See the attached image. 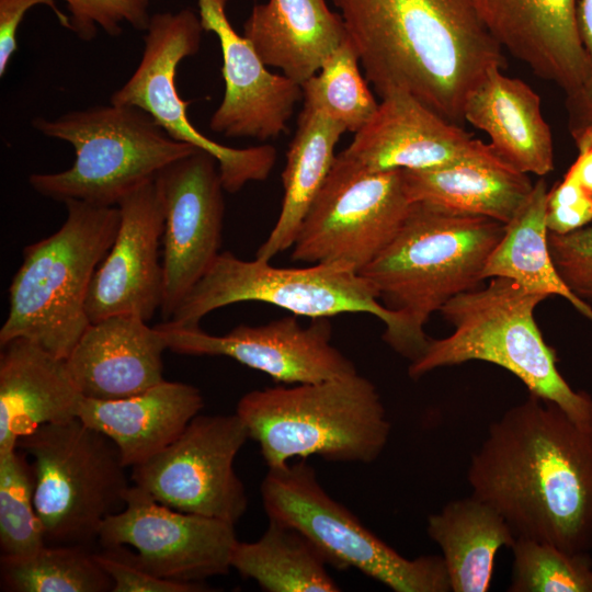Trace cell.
Here are the masks:
<instances>
[{
  "instance_id": "obj_8",
  "label": "cell",
  "mask_w": 592,
  "mask_h": 592,
  "mask_svg": "<svg viewBox=\"0 0 592 592\" xmlns=\"http://www.w3.org/2000/svg\"><path fill=\"white\" fill-rule=\"evenodd\" d=\"M374 285L343 264L275 267L220 252L174 310L170 325L197 327L210 311L240 301H262L312 319L365 312L386 325L384 341L411 362L421 355L403 317L383 305Z\"/></svg>"
},
{
  "instance_id": "obj_22",
  "label": "cell",
  "mask_w": 592,
  "mask_h": 592,
  "mask_svg": "<svg viewBox=\"0 0 592 592\" xmlns=\"http://www.w3.org/2000/svg\"><path fill=\"white\" fill-rule=\"evenodd\" d=\"M0 346V453H4L41 425L78 418L84 397L66 360L23 338Z\"/></svg>"
},
{
  "instance_id": "obj_30",
  "label": "cell",
  "mask_w": 592,
  "mask_h": 592,
  "mask_svg": "<svg viewBox=\"0 0 592 592\" xmlns=\"http://www.w3.org/2000/svg\"><path fill=\"white\" fill-rule=\"evenodd\" d=\"M231 568L266 592H338L319 549L299 531L269 520L255 542H237Z\"/></svg>"
},
{
  "instance_id": "obj_26",
  "label": "cell",
  "mask_w": 592,
  "mask_h": 592,
  "mask_svg": "<svg viewBox=\"0 0 592 592\" xmlns=\"http://www.w3.org/2000/svg\"><path fill=\"white\" fill-rule=\"evenodd\" d=\"M411 203H430L453 212L508 224L528 197V175L496 150L440 168L401 170Z\"/></svg>"
},
{
  "instance_id": "obj_24",
  "label": "cell",
  "mask_w": 592,
  "mask_h": 592,
  "mask_svg": "<svg viewBox=\"0 0 592 592\" xmlns=\"http://www.w3.org/2000/svg\"><path fill=\"white\" fill-rule=\"evenodd\" d=\"M491 67L469 93L464 119L485 132L490 145L523 173L543 177L554 170V143L539 95L524 81Z\"/></svg>"
},
{
  "instance_id": "obj_28",
  "label": "cell",
  "mask_w": 592,
  "mask_h": 592,
  "mask_svg": "<svg viewBox=\"0 0 592 592\" xmlns=\"http://www.w3.org/2000/svg\"><path fill=\"white\" fill-rule=\"evenodd\" d=\"M345 129L328 116L304 106L282 173L280 216L255 258H272L293 247L300 225L335 160L334 149Z\"/></svg>"
},
{
  "instance_id": "obj_31",
  "label": "cell",
  "mask_w": 592,
  "mask_h": 592,
  "mask_svg": "<svg viewBox=\"0 0 592 592\" xmlns=\"http://www.w3.org/2000/svg\"><path fill=\"white\" fill-rule=\"evenodd\" d=\"M1 587L13 592H112L113 582L91 547L44 545L33 554L0 558Z\"/></svg>"
},
{
  "instance_id": "obj_12",
  "label": "cell",
  "mask_w": 592,
  "mask_h": 592,
  "mask_svg": "<svg viewBox=\"0 0 592 592\" xmlns=\"http://www.w3.org/2000/svg\"><path fill=\"white\" fill-rule=\"evenodd\" d=\"M203 27L192 9L159 12L150 16L140 61L128 80L111 95L110 103L132 105L147 112L177 141L210 153L218 162L224 190L240 191L248 182L263 181L271 173L276 150L270 145L232 148L202 134L186 114L175 71L201 46Z\"/></svg>"
},
{
  "instance_id": "obj_33",
  "label": "cell",
  "mask_w": 592,
  "mask_h": 592,
  "mask_svg": "<svg viewBox=\"0 0 592 592\" xmlns=\"http://www.w3.org/2000/svg\"><path fill=\"white\" fill-rule=\"evenodd\" d=\"M18 447L0 453L1 556L21 557L46 545L34 503V470Z\"/></svg>"
},
{
  "instance_id": "obj_5",
  "label": "cell",
  "mask_w": 592,
  "mask_h": 592,
  "mask_svg": "<svg viewBox=\"0 0 592 592\" xmlns=\"http://www.w3.org/2000/svg\"><path fill=\"white\" fill-rule=\"evenodd\" d=\"M67 217L52 236L26 246L9 287L0 345L23 338L66 360L90 326L86 300L93 275L119 226L118 206L65 202Z\"/></svg>"
},
{
  "instance_id": "obj_1",
  "label": "cell",
  "mask_w": 592,
  "mask_h": 592,
  "mask_svg": "<svg viewBox=\"0 0 592 592\" xmlns=\"http://www.w3.org/2000/svg\"><path fill=\"white\" fill-rule=\"evenodd\" d=\"M467 480L516 538L592 550V431L556 403L530 394L492 422Z\"/></svg>"
},
{
  "instance_id": "obj_9",
  "label": "cell",
  "mask_w": 592,
  "mask_h": 592,
  "mask_svg": "<svg viewBox=\"0 0 592 592\" xmlns=\"http://www.w3.org/2000/svg\"><path fill=\"white\" fill-rule=\"evenodd\" d=\"M16 447L34 470V503L47 545L91 547L130 487L114 443L79 418L44 424Z\"/></svg>"
},
{
  "instance_id": "obj_23",
  "label": "cell",
  "mask_w": 592,
  "mask_h": 592,
  "mask_svg": "<svg viewBox=\"0 0 592 592\" xmlns=\"http://www.w3.org/2000/svg\"><path fill=\"white\" fill-rule=\"evenodd\" d=\"M203 407L193 385L162 380L126 398H83L78 418L109 437L124 466L133 468L175 441Z\"/></svg>"
},
{
  "instance_id": "obj_37",
  "label": "cell",
  "mask_w": 592,
  "mask_h": 592,
  "mask_svg": "<svg viewBox=\"0 0 592 592\" xmlns=\"http://www.w3.org/2000/svg\"><path fill=\"white\" fill-rule=\"evenodd\" d=\"M96 561L113 582L112 592H201L205 583H183L162 579L140 567L124 545L94 551Z\"/></svg>"
},
{
  "instance_id": "obj_32",
  "label": "cell",
  "mask_w": 592,
  "mask_h": 592,
  "mask_svg": "<svg viewBox=\"0 0 592 592\" xmlns=\"http://www.w3.org/2000/svg\"><path fill=\"white\" fill-rule=\"evenodd\" d=\"M360 64L358 54L348 36L320 70L300 86L304 106L325 114L345 132L357 133L378 106Z\"/></svg>"
},
{
  "instance_id": "obj_40",
  "label": "cell",
  "mask_w": 592,
  "mask_h": 592,
  "mask_svg": "<svg viewBox=\"0 0 592 592\" xmlns=\"http://www.w3.org/2000/svg\"><path fill=\"white\" fill-rule=\"evenodd\" d=\"M48 7L59 24L70 30L69 15L61 12L56 0H0V77L18 48L16 32L26 12L35 5Z\"/></svg>"
},
{
  "instance_id": "obj_39",
  "label": "cell",
  "mask_w": 592,
  "mask_h": 592,
  "mask_svg": "<svg viewBox=\"0 0 592 592\" xmlns=\"http://www.w3.org/2000/svg\"><path fill=\"white\" fill-rule=\"evenodd\" d=\"M592 221V198L581 189L569 168L563 179L548 192L546 223L548 231L567 234Z\"/></svg>"
},
{
  "instance_id": "obj_29",
  "label": "cell",
  "mask_w": 592,
  "mask_h": 592,
  "mask_svg": "<svg viewBox=\"0 0 592 592\" xmlns=\"http://www.w3.org/2000/svg\"><path fill=\"white\" fill-rule=\"evenodd\" d=\"M547 196L546 182L540 179L505 224L502 238L487 260L482 278L505 277L527 293L560 296L592 319V308L569 289L553 262L546 223Z\"/></svg>"
},
{
  "instance_id": "obj_3",
  "label": "cell",
  "mask_w": 592,
  "mask_h": 592,
  "mask_svg": "<svg viewBox=\"0 0 592 592\" xmlns=\"http://www.w3.org/2000/svg\"><path fill=\"white\" fill-rule=\"evenodd\" d=\"M547 297L524 291L505 277H491L483 288L464 292L442 308L454 331L430 339L408 374L420 378L445 366L483 361L511 372L530 394L556 403L579 426L592 431V397L576 391L557 368L556 351L535 321L534 310Z\"/></svg>"
},
{
  "instance_id": "obj_13",
  "label": "cell",
  "mask_w": 592,
  "mask_h": 592,
  "mask_svg": "<svg viewBox=\"0 0 592 592\" xmlns=\"http://www.w3.org/2000/svg\"><path fill=\"white\" fill-rule=\"evenodd\" d=\"M248 439L237 413L197 414L169 446L133 467L130 480L169 508L236 524L248 498L235 459Z\"/></svg>"
},
{
  "instance_id": "obj_35",
  "label": "cell",
  "mask_w": 592,
  "mask_h": 592,
  "mask_svg": "<svg viewBox=\"0 0 592 592\" xmlns=\"http://www.w3.org/2000/svg\"><path fill=\"white\" fill-rule=\"evenodd\" d=\"M70 12V31L80 39L95 38L98 26L107 35L118 36L123 23L137 31H146L149 21L150 0H65Z\"/></svg>"
},
{
  "instance_id": "obj_36",
  "label": "cell",
  "mask_w": 592,
  "mask_h": 592,
  "mask_svg": "<svg viewBox=\"0 0 592 592\" xmlns=\"http://www.w3.org/2000/svg\"><path fill=\"white\" fill-rule=\"evenodd\" d=\"M548 248L569 289L581 299L592 301V226L567 234L548 231Z\"/></svg>"
},
{
  "instance_id": "obj_11",
  "label": "cell",
  "mask_w": 592,
  "mask_h": 592,
  "mask_svg": "<svg viewBox=\"0 0 592 592\" xmlns=\"http://www.w3.org/2000/svg\"><path fill=\"white\" fill-rule=\"evenodd\" d=\"M411 204L401 170L372 171L341 151L300 225L292 259L360 273L396 237Z\"/></svg>"
},
{
  "instance_id": "obj_2",
  "label": "cell",
  "mask_w": 592,
  "mask_h": 592,
  "mask_svg": "<svg viewBox=\"0 0 592 592\" xmlns=\"http://www.w3.org/2000/svg\"><path fill=\"white\" fill-rule=\"evenodd\" d=\"M367 82L382 98L407 92L460 124L469 93L502 47L471 0H333Z\"/></svg>"
},
{
  "instance_id": "obj_7",
  "label": "cell",
  "mask_w": 592,
  "mask_h": 592,
  "mask_svg": "<svg viewBox=\"0 0 592 592\" xmlns=\"http://www.w3.org/2000/svg\"><path fill=\"white\" fill-rule=\"evenodd\" d=\"M32 124L75 149L69 169L29 178L38 194L62 203L117 206L168 164L200 150L174 140L147 112L132 105H98L53 119L36 117Z\"/></svg>"
},
{
  "instance_id": "obj_17",
  "label": "cell",
  "mask_w": 592,
  "mask_h": 592,
  "mask_svg": "<svg viewBox=\"0 0 592 592\" xmlns=\"http://www.w3.org/2000/svg\"><path fill=\"white\" fill-rule=\"evenodd\" d=\"M116 237L98 266L86 300L90 322L116 315L149 321L160 310L163 267L159 260L164 229L162 201L155 180L118 203Z\"/></svg>"
},
{
  "instance_id": "obj_14",
  "label": "cell",
  "mask_w": 592,
  "mask_h": 592,
  "mask_svg": "<svg viewBox=\"0 0 592 592\" xmlns=\"http://www.w3.org/2000/svg\"><path fill=\"white\" fill-rule=\"evenodd\" d=\"M98 542L134 547V560L162 579L204 583L228 573L238 539L235 524L174 510L133 483L124 508L103 522Z\"/></svg>"
},
{
  "instance_id": "obj_15",
  "label": "cell",
  "mask_w": 592,
  "mask_h": 592,
  "mask_svg": "<svg viewBox=\"0 0 592 592\" xmlns=\"http://www.w3.org/2000/svg\"><path fill=\"white\" fill-rule=\"evenodd\" d=\"M155 183L164 212L160 314L166 322L220 253L225 190L217 160L201 149L168 164Z\"/></svg>"
},
{
  "instance_id": "obj_27",
  "label": "cell",
  "mask_w": 592,
  "mask_h": 592,
  "mask_svg": "<svg viewBox=\"0 0 592 592\" xmlns=\"http://www.w3.org/2000/svg\"><path fill=\"white\" fill-rule=\"evenodd\" d=\"M426 532L442 550L453 592L488 591L496 554L516 540L503 516L474 496L429 515Z\"/></svg>"
},
{
  "instance_id": "obj_16",
  "label": "cell",
  "mask_w": 592,
  "mask_h": 592,
  "mask_svg": "<svg viewBox=\"0 0 592 592\" xmlns=\"http://www.w3.org/2000/svg\"><path fill=\"white\" fill-rule=\"evenodd\" d=\"M308 327L287 316L261 326L239 325L224 335L197 327L161 322V332L172 352L185 355L226 356L260 371L286 385L316 383L357 373L355 365L331 344L327 318Z\"/></svg>"
},
{
  "instance_id": "obj_4",
  "label": "cell",
  "mask_w": 592,
  "mask_h": 592,
  "mask_svg": "<svg viewBox=\"0 0 592 592\" xmlns=\"http://www.w3.org/2000/svg\"><path fill=\"white\" fill-rule=\"evenodd\" d=\"M236 413L267 468L314 455L368 464L390 434L376 386L358 373L252 390L240 398Z\"/></svg>"
},
{
  "instance_id": "obj_41",
  "label": "cell",
  "mask_w": 592,
  "mask_h": 592,
  "mask_svg": "<svg viewBox=\"0 0 592 592\" xmlns=\"http://www.w3.org/2000/svg\"><path fill=\"white\" fill-rule=\"evenodd\" d=\"M581 189L592 198V147L578 152L576 161L570 166Z\"/></svg>"
},
{
  "instance_id": "obj_21",
  "label": "cell",
  "mask_w": 592,
  "mask_h": 592,
  "mask_svg": "<svg viewBox=\"0 0 592 592\" xmlns=\"http://www.w3.org/2000/svg\"><path fill=\"white\" fill-rule=\"evenodd\" d=\"M161 332L134 315H116L91 322L66 358L69 374L84 398L130 397L161 383Z\"/></svg>"
},
{
  "instance_id": "obj_19",
  "label": "cell",
  "mask_w": 592,
  "mask_h": 592,
  "mask_svg": "<svg viewBox=\"0 0 592 592\" xmlns=\"http://www.w3.org/2000/svg\"><path fill=\"white\" fill-rule=\"evenodd\" d=\"M411 94L394 90L342 152L372 171L428 170L493 151Z\"/></svg>"
},
{
  "instance_id": "obj_18",
  "label": "cell",
  "mask_w": 592,
  "mask_h": 592,
  "mask_svg": "<svg viewBox=\"0 0 592 592\" xmlns=\"http://www.w3.org/2000/svg\"><path fill=\"white\" fill-rule=\"evenodd\" d=\"M228 0H197L203 31L219 42L224 98L210 117L213 132L231 138L275 139L287 130L301 87L267 70L253 45L232 27Z\"/></svg>"
},
{
  "instance_id": "obj_25",
  "label": "cell",
  "mask_w": 592,
  "mask_h": 592,
  "mask_svg": "<svg viewBox=\"0 0 592 592\" xmlns=\"http://www.w3.org/2000/svg\"><path fill=\"white\" fill-rule=\"evenodd\" d=\"M243 35L261 60L301 86L348 37L340 13L326 0H269L255 4Z\"/></svg>"
},
{
  "instance_id": "obj_20",
  "label": "cell",
  "mask_w": 592,
  "mask_h": 592,
  "mask_svg": "<svg viewBox=\"0 0 592 592\" xmlns=\"http://www.w3.org/2000/svg\"><path fill=\"white\" fill-rule=\"evenodd\" d=\"M579 0H471L502 48L536 76L574 94L592 76L577 23Z\"/></svg>"
},
{
  "instance_id": "obj_10",
  "label": "cell",
  "mask_w": 592,
  "mask_h": 592,
  "mask_svg": "<svg viewBox=\"0 0 592 592\" xmlns=\"http://www.w3.org/2000/svg\"><path fill=\"white\" fill-rule=\"evenodd\" d=\"M260 492L269 520L304 534L329 566L355 568L395 592L452 591L442 556H401L323 489L306 459L269 468Z\"/></svg>"
},
{
  "instance_id": "obj_38",
  "label": "cell",
  "mask_w": 592,
  "mask_h": 592,
  "mask_svg": "<svg viewBox=\"0 0 592 592\" xmlns=\"http://www.w3.org/2000/svg\"><path fill=\"white\" fill-rule=\"evenodd\" d=\"M577 23L592 65V0H579ZM568 128L578 151L592 147V76L574 94L566 96Z\"/></svg>"
},
{
  "instance_id": "obj_6",
  "label": "cell",
  "mask_w": 592,
  "mask_h": 592,
  "mask_svg": "<svg viewBox=\"0 0 592 592\" xmlns=\"http://www.w3.org/2000/svg\"><path fill=\"white\" fill-rule=\"evenodd\" d=\"M505 225L415 202L392 241L360 274L399 312L425 350L424 325L453 297L478 288Z\"/></svg>"
},
{
  "instance_id": "obj_34",
  "label": "cell",
  "mask_w": 592,
  "mask_h": 592,
  "mask_svg": "<svg viewBox=\"0 0 592 592\" xmlns=\"http://www.w3.org/2000/svg\"><path fill=\"white\" fill-rule=\"evenodd\" d=\"M511 548L509 592H592L590 553H567L524 537H517Z\"/></svg>"
}]
</instances>
